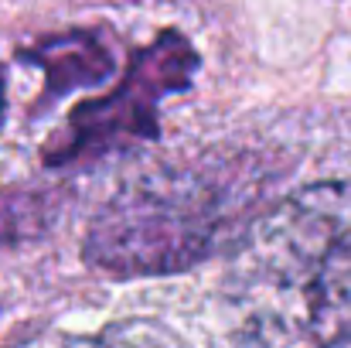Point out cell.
<instances>
[{"label": "cell", "mask_w": 351, "mask_h": 348, "mask_svg": "<svg viewBox=\"0 0 351 348\" xmlns=\"http://www.w3.org/2000/svg\"><path fill=\"white\" fill-rule=\"evenodd\" d=\"M34 58L48 69L55 89L82 86V82H99V79L110 72V55H106L96 41H89V38H82V34L65 38V41H51V45H45V51H38Z\"/></svg>", "instance_id": "cell-4"}, {"label": "cell", "mask_w": 351, "mask_h": 348, "mask_svg": "<svg viewBox=\"0 0 351 348\" xmlns=\"http://www.w3.org/2000/svg\"><path fill=\"white\" fill-rule=\"evenodd\" d=\"M198 58L191 45L178 34H160L147 51L133 58V72L123 79L113 96L93 100L82 110H75L69 119V137L55 150L51 161H75V157H93L99 150L126 147L140 137H154L157 116L154 103L171 93L188 86Z\"/></svg>", "instance_id": "cell-3"}, {"label": "cell", "mask_w": 351, "mask_h": 348, "mask_svg": "<svg viewBox=\"0 0 351 348\" xmlns=\"http://www.w3.org/2000/svg\"><path fill=\"white\" fill-rule=\"evenodd\" d=\"M226 314L235 338L252 345L351 338V181L293 192L242 226Z\"/></svg>", "instance_id": "cell-1"}, {"label": "cell", "mask_w": 351, "mask_h": 348, "mask_svg": "<svg viewBox=\"0 0 351 348\" xmlns=\"http://www.w3.org/2000/svg\"><path fill=\"white\" fill-rule=\"evenodd\" d=\"M256 188L239 167L157 171L99 212L86 239V259L110 277L184 270L205 259L219 239L239 232V212L252 205Z\"/></svg>", "instance_id": "cell-2"}, {"label": "cell", "mask_w": 351, "mask_h": 348, "mask_svg": "<svg viewBox=\"0 0 351 348\" xmlns=\"http://www.w3.org/2000/svg\"><path fill=\"white\" fill-rule=\"evenodd\" d=\"M3 103L7 100H3V72H0V123H3Z\"/></svg>", "instance_id": "cell-5"}]
</instances>
